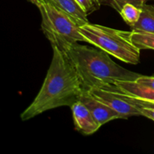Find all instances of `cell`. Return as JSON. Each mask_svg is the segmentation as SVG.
Wrapping results in <instances>:
<instances>
[{
  "mask_svg": "<svg viewBox=\"0 0 154 154\" xmlns=\"http://www.w3.org/2000/svg\"><path fill=\"white\" fill-rule=\"evenodd\" d=\"M65 53L75 66L85 90L116 81H135L141 76L116 63L108 53L99 48L76 43Z\"/></svg>",
  "mask_w": 154,
  "mask_h": 154,
  "instance_id": "2",
  "label": "cell"
},
{
  "mask_svg": "<svg viewBox=\"0 0 154 154\" xmlns=\"http://www.w3.org/2000/svg\"><path fill=\"white\" fill-rule=\"evenodd\" d=\"M42 3H49L64 11L76 20L81 26L88 23L87 15L75 0H42Z\"/></svg>",
  "mask_w": 154,
  "mask_h": 154,
  "instance_id": "9",
  "label": "cell"
},
{
  "mask_svg": "<svg viewBox=\"0 0 154 154\" xmlns=\"http://www.w3.org/2000/svg\"><path fill=\"white\" fill-rule=\"evenodd\" d=\"M114 84L129 96L151 103L154 108V89L141 85L135 81H120Z\"/></svg>",
  "mask_w": 154,
  "mask_h": 154,
  "instance_id": "8",
  "label": "cell"
},
{
  "mask_svg": "<svg viewBox=\"0 0 154 154\" xmlns=\"http://www.w3.org/2000/svg\"><path fill=\"white\" fill-rule=\"evenodd\" d=\"M141 116L150 119L154 121V108L153 107H142L141 108Z\"/></svg>",
  "mask_w": 154,
  "mask_h": 154,
  "instance_id": "16",
  "label": "cell"
},
{
  "mask_svg": "<svg viewBox=\"0 0 154 154\" xmlns=\"http://www.w3.org/2000/svg\"><path fill=\"white\" fill-rule=\"evenodd\" d=\"M38 9L42 29L51 46L66 52L72 45L85 42L80 32L81 25L70 14L49 3H42Z\"/></svg>",
  "mask_w": 154,
  "mask_h": 154,
  "instance_id": "4",
  "label": "cell"
},
{
  "mask_svg": "<svg viewBox=\"0 0 154 154\" xmlns=\"http://www.w3.org/2000/svg\"><path fill=\"white\" fill-rule=\"evenodd\" d=\"M138 84L144 87H150V88L154 89V75L152 76H144L141 75L135 80Z\"/></svg>",
  "mask_w": 154,
  "mask_h": 154,
  "instance_id": "15",
  "label": "cell"
},
{
  "mask_svg": "<svg viewBox=\"0 0 154 154\" xmlns=\"http://www.w3.org/2000/svg\"><path fill=\"white\" fill-rule=\"evenodd\" d=\"M27 1L29 2L30 3H32V4L36 5V7L38 8L39 6H40V5L42 3V0H27Z\"/></svg>",
  "mask_w": 154,
  "mask_h": 154,
  "instance_id": "17",
  "label": "cell"
},
{
  "mask_svg": "<svg viewBox=\"0 0 154 154\" xmlns=\"http://www.w3.org/2000/svg\"><path fill=\"white\" fill-rule=\"evenodd\" d=\"M52 48V60L42 88L20 115L23 121L59 107H71L79 100L84 90L69 56L56 47Z\"/></svg>",
  "mask_w": 154,
  "mask_h": 154,
  "instance_id": "1",
  "label": "cell"
},
{
  "mask_svg": "<svg viewBox=\"0 0 154 154\" xmlns=\"http://www.w3.org/2000/svg\"><path fill=\"white\" fill-rule=\"evenodd\" d=\"M141 12H142L141 8L138 7L135 5L128 3L122 8L119 13L123 19V20L131 27L136 24L138 21L139 20Z\"/></svg>",
  "mask_w": 154,
  "mask_h": 154,
  "instance_id": "11",
  "label": "cell"
},
{
  "mask_svg": "<svg viewBox=\"0 0 154 154\" xmlns=\"http://www.w3.org/2000/svg\"><path fill=\"white\" fill-rule=\"evenodd\" d=\"M149 0H101V3L104 5H108L120 12L122 8L126 4H132L141 8Z\"/></svg>",
  "mask_w": 154,
  "mask_h": 154,
  "instance_id": "13",
  "label": "cell"
},
{
  "mask_svg": "<svg viewBox=\"0 0 154 154\" xmlns=\"http://www.w3.org/2000/svg\"><path fill=\"white\" fill-rule=\"evenodd\" d=\"M89 91L95 98L117 111L121 119H127L132 116H141V107L131 96L114 84L95 87Z\"/></svg>",
  "mask_w": 154,
  "mask_h": 154,
  "instance_id": "5",
  "label": "cell"
},
{
  "mask_svg": "<svg viewBox=\"0 0 154 154\" xmlns=\"http://www.w3.org/2000/svg\"><path fill=\"white\" fill-rule=\"evenodd\" d=\"M79 100L89 108L101 126L111 120L121 119L117 111L95 98L89 90H84Z\"/></svg>",
  "mask_w": 154,
  "mask_h": 154,
  "instance_id": "7",
  "label": "cell"
},
{
  "mask_svg": "<svg viewBox=\"0 0 154 154\" xmlns=\"http://www.w3.org/2000/svg\"><path fill=\"white\" fill-rule=\"evenodd\" d=\"M131 38L141 50H154V34L144 32L131 31Z\"/></svg>",
  "mask_w": 154,
  "mask_h": 154,
  "instance_id": "12",
  "label": "cell"
},
{
  "mask_svg": "<svg viewBox=\"0 0 154 154\" xmlns=\"http://www.w3.org/2000/svg\"><path fill=\"white\" fill-rule=\"evenodd\" d=\"M141 17L136 24L131 26L132 31L154 34V5L144 4L141 7Z\"/></svg>",
  "mask_w": 154,
  "mask_h": 154,
  "instance_id": "10",
  "label": "cell"
},
{
  "mask_svg": "<svg viewBox=\"0 0 154 154\" xmlns=\"http://www.w3.org/2000/svg\"><path fill=\"white\" fill-rule=\"evenodd\" d=\"M87 15L99 10L102 5L101 0H75Z\"/></svg>",
  "mask_w": 154,
  "mask_h": 154,
  "instance_id": "14",
  "label": "cell"
},
{
  "mask_svg": "<svg viewBox=\"0 0 154 154\" xmlns=\"http://www.w3.org/2000/svg\"><path fill=\"white\" fill-rule=\"evenodd\" d=\"M80 32L85 42L94 45L109 55L128 64L139 63L141 50L132 42L131 32L89 22L80 27Z\"/></svg>",
  "mask_w": 154,
  "mask_h": 154,
  "instance_id": "3",
  "label": "cell"
},
{
  "mask_svg": "<svg viewBox=\"0 0 154 154\" xmlns=\"http://www.w3.org/2000/svg\"><path fill=\"white\" fill-rule=\"evenodd\" d=\"M75 129L85 135H90L99 130L101 125L96 120L89 108L78 100L70 107Z\"/></svg>",
  "mask_w": 154,
  "mask_h": 154,
  "instance_id": "6",
  "label": "cell"
}]
</instances>
